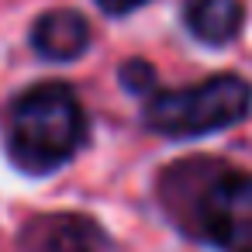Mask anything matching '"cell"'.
<instances>
[{"mask_svg": "<svg viewBox=\"0 0 252 252\" xmlns=\"http://www.w3.org/2000/svg\"><path fill=\"white\" fill-rule=\"evenodd\" d=\"M197 228L221 252H252V173H218L197 197Z\"/></svg>", "mask_w": 252, "mask_h": 252, "instance_id": "cell-3", "label": "cell"}, {"mask_svg": "<svg viewBox=\"0 0 252 252\" xmlns=\"http://www.w3.org/2000/svg\"><path fill=\"white\" fill-rule=\"evenodd\" d=\"M245 21L242 0H183V25L200 45H228Z\"/></svg>", "mask_w": 252, "mask_h": 252, "instance_id": "cell-6", "label": "cell"}, {"mask_svg": "<svg viewBox=\"0 0 252 252\" xmlns=\"http://www.w3.org/2000/svg\"><path fill=\"white\" fill-rule=\"evenodd\" d=\"M32 49L52 63H73L90 49V25L73 7L45 11L32 25Z\"/></svg>", "mask_w": 252, "mask_h": 252, "instance_id": "cell-5", "label": "cell"}, {"mask_svg": "<svg viewBox=\"0 0 252 252\" xmlns=\"http://www.w3.org/2000/svg\"><path fill=\"white\" fill-rule=\"evenodd\" d=\"M252 111V87L238 73L207 76L197 87L156 90L142 111L145 128L162 138H200L245 121Z\"/></svg>", "mask_w": 252, "mask_h": 252, "instance_id": "cell-2", "label": "cell"}, {"mask_svg": "<svg viewBox=\"0 0 252 252\" xmlns=\"http://www.w3.org/2000/svg\"><path fill=\"white\" fill-rule=\"evenodd\" d=\"M83 138H87L83 104L59 80L35 83L7 107L4 145L21 173L45 176L66 166L80 152Z\"/></svg>", "mask_w": 252, "mask_h": 252, "instance_id": "cell-1", "label": "cell"}, {"mask_svg": "<svg viewBox=\"0 0 252 252\" xmlns=\"http://www.w3.org/2000/svg\"><path fill=\"white\" fill-rule=\"evenodd\" d=\"M121 87L128 90V94H138V97H145V94H156V69L145 63V59H131V63H125L121 66Z\"/></svg>", "mask_w": 252, "mask_h": 252, "instance_id": "cell-7", "label": "cell"}, {"mask_svg": "<svg viewBox=\"0 0 252 252\" xmlns=\"http://www.w3.org/2000/svg\"><path fill=\"white\" fill-rule=\"evenodd\" d=\"M25 252H107V231L87 214H45L21 231Z\"/></svg>", "mask_w": 252, "mask_h": 252, "instance_id": "cell-4", "label": "cell"}, {"mask_svg": "<svg viewBox=\"0 0 252 252\" xmlns=\"http://www.w3.org/2000/svg\"><path fill=\"white\" fill-rule=\"evenodd\" d=\"M149 0H97V7L104 14H111V18H125V14H131V11H138Z\"/></svg>", "mask_w": 252, "mask_h": 252, "instance_id": "cell-8", "label": "cell"}]
</instances>
